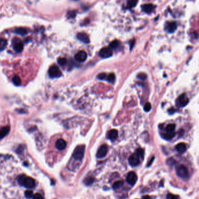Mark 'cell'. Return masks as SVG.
I'll return each instance as SVG.
<instances>
[{"instance_id":"obj_17","label":"cell","mask_w":199,"mask_h":199,"mask_svg":"<svg viewBox=\"0 0 199 199\" xmlns=\"http://www.w3.org/2000/svg\"><path fill=\"white\" fill-rule=\"evenodd\" d=\"M175 149L180 153H183L186 151L187 147L185 143H179L175 146Z\"/></svg>"},{"instance_id":"obj_31","label":"cell","mask_w":199,"mask_h":199,"mask_svg":"<svg viewBox=\"0 0 199 199\" xmlns=\"http://www.w3.org/2000/svg\"><path fill=\"white\" fill-rule=\"evenodd\" d=\"M58 64L60 65L64 66L66 64L67 60H66V59L65 58H58Z\"/></svg>"},{"instance_id":"obj_36","label":"cell","mask_w":199,"mask_h":199,"mask_svg":"<svg viewBox=\"0 0 199 199\" xmlns=\"http://www.w3.org/2000/svg\"><path fill=\"white\" fill-rule=\"evenodd\" d=\"M33 199H43V197L40 193H36L33 195Z\"/></svg>"},{"instance_id":"obj_30","label":"cell","mask_w":199,"mask_h":199,"mask_svg":"<svg viewBox=\"0 0 199 199\" xmlns=\"http://www.w3.org/2000/svg\"><path fill=\"white\" fill-rule=\"evenodd\" d=\"M107 80L110 83H114L115 80V76L114 74H110L107 76Z\"/></svg>"},{"instance_id":"obj_33","label":"cell","mask_w":199,"mask_h":199,"mask_svg":"<svg viewBox=\"0 0 199 199\" xmlns=\"http://www.w3.org/2000/svg\"><path fill=\"white\" fill-rule=\"evenodd\" d=\"M166 199H179V197L178 196L169 193L166 196Z\"/></svg>"},{"instance_id":"obj_2","label":"cell","mask_w":199,"mask_h":199,"mask_svg":"<svg viewBox=\"0 0 199 199\" xmlns=\"http://www.w3.org/2000/svg\"><path fill=\"white\" fill-rule=\"evenodd\" d=\"M48 74L50 78H59L62 75V72L57 66L53 65L51 66L48 70Z\"/></svg>"},{"instance_id":"obj_8","label":"cell","mask_w":199,"mask_h":199,"mask_svg":"<svg viewBox=\"0 0 199 199\" xmlns=\"http://www.w3.org/2000/svg\"><path fill=\"white\" fill-rule=\"evenodd\" d=\"M176 28L177 25L175 22H168L165 25V30L169 33H173L176 30Z\"/></svg>"},{"instance_id":"obj_25","label":"cell","mask_w":199,"mask_h":199,"mask_svg":"<svg viewBox=\"0 0 199 199\" xmlns=\"http://www.w3.org/2000/svg\"><path fill=\"white\" fill-rule=\"evenodd\" d=\"M12 81L15 86H19L21 84V79L19 76L15 75L12 79Z\"/></svg>"},{"instance_id":"obj_5","label":"cell","mask_w":199,"mask_h":199,"mask_svg":"<svg viewBox=\"0 0 199 199\" xmlns=\"http://www.w3.org/2000/svg\"><path fill=\"white\" fill-rule=\"evenodd\" d=\"M108 147L106 144L102 145L99 149H98L97 152L96 156L98 159H102L106 156V155L108 153Z\"/></svg>"},{"instance_id":"obj_1","label":"cell","mask_w":199,"mask_h":199,"mask_svg":"<svg viewBox=\"0 0 199 199\" xmlns=\"http://www.w3.org/2000/svg\"><path fill=\"white\" fill-rule=\"evenodd\" d=\"M84 151L85 146L84 145H79L77 146L73 153V158H74L76 160H81L84 157Z\"/></svg>"},{"instance_id":"obj_23","label":"cell","mask_w":199,"mask_h":199,"mask_svg":"<svg viewBox=\"0 0 199 199\" xmlns=\"http://www.w3.org/2000/svg\"><path fill=\"white\" fill-rule=\"evenodd\" d=\"M123 182L122 181H117L113 184V188L114 190H117L120 189V188H122V187L123 186Z\"/></svg>"},{"instance_id":"obj_6","label":"cell","mask_w":199,"mask_h":199,"mask_svg":"<svg viewBox=\"0 0 199 199\" xmlns=\"http://www.w3.org/2000/svg\"><path fill=\"white\" fill-rule=\"evenodd\" d=\"M137 180V175L135 172L131 171L128 173L126 176V181L129 185L133 186L136 183Z\"/></svg>"},{"instance_id":"obj_9","label":"cell","mask_w":199,"mask_h":199,"mask_svg":"<svg viewBox=\"0 0 199 199\" xmlns=\"http://www.w3.org/2000/svg\"><path fill=\"white\" fill-rule=\"evenodd\" d=\"M129 163L131 166H136L138 165L140 163V158L136 154V153H134L129 157Z\"/></svg>"},{"instance_id":"obj_39","label":"cell","mask_w":199,"mask_h":199,"mask_svg":"<svg viewBox=\"0 0 199 199\" xmlns=\"http://www.w3.org/2000/svg\"><path fill=\"white\" fill-rule=\"evenodd\" d=\"M75 12L74 11H71L68 12V16L70 18H74V17L75 16Z\"/></svg>"},{"instance_id":"obj_14","label":"cell","mask_w":199,"mask_h":199,"mask_svg":"<svg viewBox=\"0 0 199 199\" xmlns=\"http://www.w3.org/2000/svg\"><path fill=\"white\" fill-rule=\"evenodd\" d=\"M55 146L57 149L59 150H63L66 147V143L64 139H59L56 142Z\"/></svg>"},{"instance_id":"obj_3","label":"cell","mask_w":199,"mask_h":199,"mask_svg":"<svg viewBox=\"0 0 199 199\" xmlns=\"http://www.w3.org/2000/svg\"><path fill=\"white\" fill-rule=\"evenodd\" d=\"M189 98L185 94H183L179 96L176 101V105L178 107H184L189 103Z\"/></svg>"},{"instance_id":"obj_12","label":"cell","mask_w":199,"mask_h":199,"mask_svg":"<svg viewBox=\"0 0 199 199\" xmlns=\"http://www.w3.org/2000/svg\"><path fill=\"white\" fill-rule=\"evenodd\" d=\"M35 185V181L33 178H30V177H26L24 181V183H23V186L25 188L28 189H31L33 188Z\"/></svg>"},{"instance_id":"obj_28","label":"cell","mask_w":199,"mask_h":199,"mask_svg":"<svg viewBox=\"0 0 199 199\" xmlns=\"http://www.w3.org/2000/svg\"><path fill=\"white\" fill-rule=\"evenodd\" d=\"M26 176L25 175H20L18 177V182L20 185H23L24 181L26 179Z\"/></svg>"},{"instance_id":"obj_21","label":"cell","mask_w":199,"mask_h":199,"mask_svg":"<svg viewBox=\"0 0 199 199\" xmlns=\"http://www.w3.org/2000/svg\"><path fill=\"white\" fill-rule=\"evenodd\" d=\"M138 0H127V7L128 8H132L135 7L136 5Z\"/></svg>"},{"instance_id":"obj_41","label":"cell","mask_w":199,"mask_h":199,"mask_svg":"<svg viewBox=\"0 0 199 199\" xmlns=\"http://www.w3.org/2000/svg\"><path fill=\"white\" fill-rule=\"evenodd\" d=\"M154 157H153L152 159H151L150 161V162H149V164H148V165H147V166H150L151 165V164H152V162H153V161H154Z\"/></svg>"},{"instance_id":"obj_27","label":"cell","mask_w":199,"mask_h":199,"mask_svg":"<svg viewBox=\"0 0 199 199\" xmlns=\"http://www.w3.org/2000/svg\"><path fill=\"white\" fill-rule=\"evenodd\" d=\"M136 154L139 156V158H141V159H144V151L143 149L139 148V149H137L136 151Z\"/></svg>"},{"instance_id":"obj_18","label":"cell","mask_w":199,"mask_h":199,"mask_svg":"<svg viewBox=\"0 0 199 199\" xmlns=\"http://www.w3.org/2000/svg\"><path fill=\"white\" fill-rule=\"evenodd\" d=\"M118 135V132L116 129H112L109 131L108 134V138L111 140H114L117 138Z\"/></svg>"},{"instance_id":"obj_20","label":"cell","mask_w":199,"mask_h":199,"mask_svg":"<svg viewBox=\"0 0 199 199\" xmlns=\"http://www.w3.org/2000/svg\"><path fill=\"white\" fill-rule=\"evenodd\" d=\"M175 133L174 132H167L165 133H164L162 135V137L164 139H165L166 140H171L173 138V137L175 136Z\"/></svg>"},{"instance_id":"obj_26","label":"cell","mask_w":199,"mask_h":199,"mask_svg":"<svg viewBox=\"0 0 199 199\" xmlns=\"http://www.w3.org/2000/svg\"><path fill=\"white\" fill-rule=\"evenodd\" d=\"M119 42L118 40H114L112 41L110 44V48L111 49H116L119 46Z\"/></svg>"},{"instance_id":"obj_43","label":"cell","mask_w":199,"mask_h":199,"mask_svg":"<svg viewBox=\"0 0 199 199\" xmlns=\"http://www.w3.org/2000/svg\"><path fill=\"white\" fill-rule=\"evenodd\" d=\"M134 43H135V40L131 41V44H130V49H132V48L133 47Z\"/></svg>"},{"instance_id":"obj_35","label":"cell","mask_w":199,"mask_h":199,"mask_svg":"<svg viewBox=\"0 0 199 199\" xmlns=\"http://www.w3.org/2000/svg\"><path fill=\"white\" fill-rule=\"evenodd\" d=\"M166 162H167V164L168 165H173V164H175L176 161H175V159H172V158H170V159H168L167 161H166Z\"/></svg>"},{"instance_id":"obj_16","label":"cell","mask_w":199,"mask_h":199,"mask_svg":"<svg viewBox=\"0 0 199 199\" xmlns=\"http://www.w3.org/2000/svg\"><path fill=\"white\" fill-rule=\"evenodd\" d=\"M142 10L144 12L150 13L153 11V10L154 9L155 6L152 4H146L143 5L142 6Z\"/></svg>"},{"instance_id":"obj_38","label":"cell","mask_w":199,"mask_h":199,"mask_svg":"<svg viewBox=\"0 0 199 199\" xmlns=\"http://www.w3.org/2000/svg\"><path fill=\"white\" fill-rule=\"evenodd\" d=\"M146 77H147V76H146V75L143 74V73L139 74L138 75V78L141 80H144L146 78Z\"/></svg>"},{"instance_id":"obj_37","label":"cell","mask_w":199,"mask_h":199,"mask_svg":"<svg viewBox=\"0 0 199 199\" xmlns=\"http://www.w3.org/2000/svg\"><path fill=\"white\" fill-rule=\"evenodd\" d=\"M97 78H98V79H100L101 80H103V79H105V78H106V74H104V73H101V74H100L99 75H98Z\"/></svg>"},{"instance_id":"obj_15","label":"cell","mask_w":199,"mask_h":199,"mask_svg":"<svg viewBox=\"0 0 199 199\" xmlns=\"http://www.w3.org/2000/svg\"><path fill=\"white\" fill-rule=\"evenodd\" d=\"M10 131V127L9 126H6L1 127L0 129V140L4 138L9 133Z\"/></svg>"},{"instance_id":"obj_29","label":"cell","mask_w":199,"mask_h":199,"mask_svg":"<svg viewBox=\"0 0 199 199\" xmlns=\"http://www.w3.org/2000/svg\"><path fill=\"white\" fill-rule=\"evenodd\" d=\"M175 129V125L173 123H170L167 125L166 130L168 132H173Z\"/></svg>"},{"instance_id":"obj_42","label":"cell","mask_w":199,"mask_h":199,"mask_svg":"<svg viewBox=\"0 0 199 199\" xmlns=\"http://www.w3.org/2000/svg\"><path fill=\"white\" fill-rule=\"evenodd\" d=\"M142 199H150V197L149 195H146L143 197Z\"/></svg>"},{"instance_id":"obj_7","label":"cell","mask_w":199,"mask_h":199,"mask_svg":"<svg viewBox=\"0 0 199 199\" xmlns=\"http://www.w3.org/2000/svg\"><path fill=\"white\" fill-rule=\"evenodd\" d=\"M99 55L103 58H107L113 55V51L110 47H104L100 51Z\"/></svg>"},{"instance_id":"obj_24","label":"cell","mask_w":199,"mask_h":199,"mask_svg":"<svg viewBox=\"0 0 199 199\" xmlns=\"http://www.w3.org/2000/svg\"><path fill=\"white\" fill-rule=\"evenodd\" d=\"M95 179L93 177H88V178H86L84 180V184L87 185V186H90V185H92L93 183L94 182Z\"/></svg>"},{"instance_id":"obj_10","label":"cell","mask_w":199,"mask_h":199,"mask_svg":"<svg viewBox=\"0 0 199 199\" xmlns=\"http://www.w3.org/2000/svg\"><path fill=\"white\" fill-rule=\"evenodd\" d=\"M75 58L78 62H84L87 58V53L84 51H80L75 56Z\"/></svg>"},{"instance_id":"obj_13","label":"cell","mask_w":199,"mask_h":199,"mask_svg":"<svg viewBox=\"0 0 199 199\" xmlns=\"http://www.w3.org/2000/svg\"><path fill=\"white\" fill-rule=\"evenodd\" d=\"M77 38L79 39L80 41H82L83 42L86 44H88L90 42L89 37L84 33H79L77 35Z\"/></svg>"},{"instance_id":"obj_22","label":"cell","mask_w":199,"mask_h":199,"mask_svg":"<svg viewBox=\"0 0 199 199\" xmlns=\"http://www.w3.org/2000/svg\"><path fill=\"white\" fill-rule=\"evenodd\" d=\"M7 45V41L4 39H0V51L4 50Z\"/></svg>"},{"instance_id":"obj_34","label":"cell","mask_w":199,"mask_h":199,"mask_svg":"<svg viewBox=\"0 0 199 199\" xmlns=\"http://www.w3.org/2000/svg\"><path fill=\"white\" fill-rule=\"evenodd\" d=\"M151 105L150 104V103H146L144 107V110L146 112L150 111L151 110Z\"/></svg>"},{"instance_id":"obj_40","label":"cell","mask_w":199,"mask_h":199,"mask_svg":"<svg viewBox=\"0 0 199 199\" xmlns=\"http://www.w3.org/2000/svg\"><path fill=\"white\" fill-rule=\"evenodd\" d=\"M168 113L169 114H173L175 112V110L173 108H170L169 110L168 111Z\"/></svg>"},{"instance_id":"obj_19","label":"cell","mask_w":199,"mask_h":199,"mask_svg":"<svg viewBox=\"0 0 199 199\" xmlns=\"http://www.w3.org/2000/svg\"><path fill=\"white\" fill-rule=\"evenodd\" d=\"M15 32L19 35L24 36L28 33V30L24 28H18L15 30Z\"/></svg>"},{"instance_id":"obj_11","label":"cell","mask_w":199,"mask_h":199,"mask_svg":"<svg viewBox=\"0 0 199 199\" xmlns=\"http://www.w3.org/2000/svg\"><path fill=\"white\" fill-rule=\"evenodd\" d=\"M16 40L13 44V49L16 52H21L23 50V44L19 39H16Z\"/></svg>"},{"instance_id":"obj_32","label":"cell","mask_w":199,"mask_h":199,"mask_svg":"<svg viewBox=\"0 0 199 199\" xmlns=\"http://www.w3.org/2000/svg\"><path fill=\"white\" fill-rule=\"evenodd\" d=\"M25 195L28 198H31L33 196V192L32 190H26L25 192Z\"/></svg>"},{"instance_id":"obj_4","label":"cell","mask_w":199,"mask_h":199,"mask_svg":"<svg viewBox=\"0 0 199 199\" xmlns=\"http://www.w3.org/2000/svg\"><path fill=\"white\" fill-rule=\"evenodd\" d=\"M176 174L178 176L181 178H188L189 175L188 168L185 165H179L177 168Z\"/></svg>"}]
</instances>
